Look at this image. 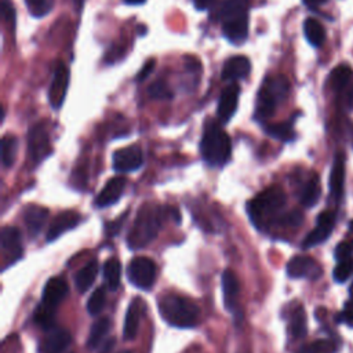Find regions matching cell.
I'll return each mask as SVG.
<instances>
[{
    "instance_id": "obj_1",
    "label": "cell",
    "mask_w": 353,
    "mask_h": 353,
    "mask_svg": "<svg viewBox=\"0 0 353 353\" xmlns=\"http://www.w3.org/2000/svg\"><path fill=\"white\" fill-rule=\"evenodd\" d=\"M220 20L224 36L232 45H243L249 36V0H224Z\"/></svg>"
},
{
    "instance_id": "obj_2",
    "label": "cell",
    "mask_w": 353,
    "mask_h": 353,
    "mask_svg": "<svg viewBox=\"0 0 353 353\" xmlns=\"http://www.w3.org/2000/svg\"><path fill=\"white\" fill-rule=\"evenodd\" d=\"M163 221V210L152 203L141 206L137 213L133 228L127 235V244L131 250H139L148 246L159 234Z\"/></svg>"
},
{
    "instance_id": "obj_3",
    "label": "cell",
    "mask_w": 353,
    "mask_h": 353,
    "mask_svg": "<svg viewBox=\"0 0 353 353\" xmlns=\"http://www.w3.org/2000/svg\"><path fill=\"white\" fill-rule=\"evenodd\" d=\"M159 310L164 321L172 327L191 328L198 324L201 310L198 305L183 295L167 294L159 301Z\"/></svg>"
},
{
    "instance_id": "obj_4",
    "label": "cell",
    "mask_w": 353,
    "mask_h": 353,
    "mask_svg": "<svg viewBox=\"0 0 353 353\" xmlns=\"http://www.w3.org/2000/svg\"><path fill=\"white\" fill-rule=\"evenodd\" d=\"M286 206V194L280 187H271L262 191L247 205L251 223L258 228H265L282 213Z\"/></svg>"
},
{
    "instance_id": "obj_5",
    "label": "cell",
    "mask_w": 353,
    "mask_h": 353,
    "mask_svg": "<svg viewBox=\"0 0 353 353\" xmlns=\"http://www.w3.org/2000/svg\"><path fill=\"white\" fill-rule=\"evenodd\" d=\"M290 94V82L286 76H269L264 80L255 104L254 117L258 122L269 119L279 105H282Z\"/></svg>"
},
{
    "instance_id": "obj_6",
    "label": "cell",
    "mask_w": 353,
    "mask_h": 353,
    "mask_svg": "<svg viewBox=\"0 0 353 353\" xmlns=\"http://www.w3.org/2000/svg\"><path fill=\"white\" fill-rule=\"evenodd\" d=\"M201 153L206 163L213 167H221L229 161L232 144L229 135L218 123L210 120L206 124L201 141Z\"/></svg>"
},
{
    "instance_id": "obj_7",
    "label": "cell",
    "mask_w": 353,
    "mask_h": 353,
    "mask_svg": "<svg viewBox=\"0 0 353 353\" xmlns=\"http://www.w3.org/2000/svg\"><path fill=\"white\" fill-rule=\"evenodd\" d=\"M127 277L135 287L148 290L156 279V264L150 258L137 257L127 266Z\"/></svg>"
},
{
    "instance_id": "obj_8",
    "label": "cell",
    "mask_w": 353,
    "mask_h": 353,
    "mask_svg": "<svg viewBox=\"0 0 353 353\" xmlns=\"http://www.w3.org/2000/svg\"><path fill=\"white\" fill-rule=\"evenodd\" d=\"M28 153L34 164L41 163L52 153L50 137L45 123H38L31 127L28 134Z\"/></svg>"
},
{
    "instance_id": "obj_9",
    "label": "cell",
    "mask_w": 353,
    "mask_h": 353,
    "mask_svg": "<svg viewBox=\"0 0 353 353\" xmlns=\"http://www.w3.org/2000/svg\"><path fill=\"white\" fill-rule=\"evenodd\" d=\"M69 69L64 62H57V67L54 68L53 80L49 90V101L53 109H60L65 101L68 86H69Z\"/></svg>"
},
{
    "instance_id": "obj_10",
    "label": "cell",
    "mask_w": 353,
    "mask_h": 353,
    "mask_svg": "<svg viewBox=\"0 0 353 353\" xmlns=\"http://www.w3.org/2000/svg\"><path fill=\"white\" fill-rule=\"evenodd\" d=\"M112 161L115 171L131 172L142 166L144 155L138 145H131L117 149L112 156Z\"/></svg>"
},
{
    "instance_id": "obj_11",
    "label": "cell",
    "mask_w": 353,
    "mask_h": 353,
    "mask_svg": "<svg viewBox=\"0 0 353 353\" xmlns=\"http://www.w3.org/2000/svg\"><path fill=\"white\" fill-rule=\"evenodd\" d=\"M287 273L293 279L317 280L323 275V271L320 264L313 258L297 255L291 258L290 262L287 264Z\"/></svg>"
},
{
    "instance_id": "obj_12",
    "label": "cell",
    "mask_w": 353,
    "mask_h": 353,
    "mask_svg": "<svg viewBox=\"0 0 353 353\" xmlns=\"http://www.w3.org/2000/svg\"><path fill=\"white\" fill-rule=\"evenodd\" d=\"M334 225H335V214L332 212L320 213V216L317 217V221H316V227L313 228L312 232L308 234L302 246L305 249H310V247L324 243L330 238V235L334 229Z\"/></svg>"
},
{
    "instance_id": "obj_13",
    "label": "cell",
    "mask_w": 353,
    "mask_h": 353,
    "mask_svg": "<svg viewBox=\"0 0 353 353\" xmlns=\"http://www.w3.org/2000/svg\"><path fill=\"white\" fill-rule=\"evenodd\" d=\"M239 95H240V87L236 83L229 84L221 93L218 108H217V117L220 123L227 124L235 116L239 105Z\"/></svg>"
},
{
    "instance_id": "obj_14",
    "label": "cell",
    "mask_w": 353,
    "mask_h": 353,
    "mask_svg": "<svg viewBox=\"0 0 353 353\" xmlns=\"http://www.w3.org/2000/svg\"><path fill=\"white\" fill-rule=\"evenodd\" d=\"M68 295V284L62 277H52L43 288L42 304L45 309L54 312Z\"/></svg>"
},
{
    "instance_id": "obj_15",
    "label": "cell",
    "mask_w": 353,
    "mask_h": 353,
    "mask_svg": "<svg viewBox=\"0 0 353 353\" xmlns=\"http://www.w3.org/2000/svg\"><path fill=\"white\" fill-rule=\"evenodd\" d=\"M126 183L127 181L126 179H123V176H115V179L109 180L106 185L102 188V191L97 195L95 206L100 209H104L116 203L124 192Z\"/></svg>"
},
{
    "instance_id": "obj_16",
    "label": "cell",
    "mask_w": 353,
    "mask_h": 353,
    "mask_svg": "<svg viewBox=\"0 0 353 353\" xmlns=\"http://www.w3.org/2000/svg\"><path fill=\"white\" fill-rule=\"evenodd\" d=\"M2 249L6 254V260L12 264L23 255L21 235L14 227H5L2 231Z\"/></svg>"
},
{
    "instance_id": "obj_17",
    "label": "cell",
    "mask_w": 353,
    "mask_h": 353,
    "mask_svg": "<svg viewBox=\"0 0 353 353\" xmlns=\"http://www.w3.org/2000/svg\"><path fill=\"white\" fill-rule=\"evenodd\" d=\"M80 223V216L76 214L75 212H64L60 216L54 218V221L50 224L49 231H47V242H53L58 239L62 234L67 231L73 229L78 224Z\"/></svg>"
},
{
    "instance_id": "obj_18",
    "label": "cell",
    "mask_w": 353,
    "mask_h": 353,
    "mask_svg": "<svg viewBox=\"0 0 353 353\" xmlns=\"http://www.w3.org/2000/svg\"><path fill=\"white\" fill-rule=\"evenodd\" d=\"M251 71V62L247 57L244 56H236L229 58L223 69V79L235 82V80H242L249 76Z\"/></svg>"
},
{
    "instance_id": "obj_19",
    "label": "cell",
    "mask_w": 353,
    "mask_h": 353,
    "mask_svg": "<svg viewBox=\"0 0 353 353\" xmlns=\"http://www.w3.org/2000/svg\"><path fill=\"white\" fill-rule=\"evenodd\" d=\"M223 291H224V302L229 312H235L238 306L239 298V280L234 271L227 269L223 273Z\"/></svg>"
},
{
    "instance_id": "obj_20",
    "label": "cell",
    "mask_w": 353,
    "mask_h": 353,
    "mask_svg": "<svg viewBox=\"0 0 353 353\" xmlns=\"http://www.w3.org/2000/svg\"><path fill=\"white\" fill-rule=\"evenodd\" d=\"M72 338L68 330L57 328L53 330L46 339L42 342V353H64V350L69 346Z\"/></svg>"
},
{
    "instance_id": "obj_21",
    "label": "cell",
    "mask_w": 353,
    "mask_h": 353,
    "mask_svg": "<svg viewBox=\"0 0 353 353\" xmlns=\"http://www.w3.org/2000/svg\"><path fill=\"white\" fill-rule=\"evenodd\" d=\"M47 217H49V210L42 207V206L31 205L25 209L24 220H25V225H27L28 232H30L31 236L39 235V232L42 231Z\"/></svg>"
},
{
    "instance_id": "obj_22",
    "label": "cell",
    "mask_w": 353,
    "mask_h": 353,
    "mask_svg": "<svg viewBox=\"0 0 353 353\" xmlns=\"http://www.w3.org/2000/svg\"><path fill=\"white\" fill-rule=\"evenodd\" d=\"M343 183H345V156L343 153H338L334 159V164L330 174V191L337 201L342 196Z\"/></svg>"
},
{
    "instance_id": "obj_23",
    "label": "cell",
    "mask_w": 353,
    "mask_h": 353,
    "mask_svg": "<svg viewBox=\"0 0 353 353\" xmlns=\"http://www.w3.org/2000/svg\"><path fill=\"white\" fill-rule=\"evenodd\" d=\"M141 313H142V301L139 298H135L131 301V304L127 309V313H126V320H124L123 335L127 341H131L137 337Z\"/></svg>"
},
{
    "instance_id": "obj_24",
    "label": "cell",
    "mask_w": 353,
    "mask_h": 353,
    "mask_svg": "<svg viewBox=\"0 0 353 353\" xmlns=\"http://www.w3.org/2000/svg\"><path fill=\"white\" fill-rule=\"evenodd\" d=\"M320 195H321V187H320L319 176L312 175L301 191V196H299L301 205L305 207H313L319 202Z\"/></svg>"
},
{
    "instance_id": "obj_25",
    "label": "cell",
    "mask_w": 353,
    "mask_h": 353,
    "mask_svg": "<svg viewBox=\"0 0 353 353\" xmlns=\"http://www.w3.org/2000/svg\"><path fill=\"white\" fill-rule=\"evenodd\" d=\"M97 275H98V262L97 261H90L76 275L75 282H76L78 290L80 293H86L93 286Z\"/></svg>"
},
{
    "instance_id": "obj_26",
    "label": "cell",
    "mask_w": 353,
    "mask_h": 353,
    "mask_svg": "<svg viewBox=\"0 0 353 353\" xmlns=\"http://www.w3.org/2000/svg\"><path fill=\"white\" fill-rule=\"evenodd\" d=\"M304 34H305L306 41L315 47H320L326 41V31H324L323 25L315 19L305 20Z\"/></svg>"
},
{
    "instance_id": "obj_27",
    "label": "cell",
    "mask_w": 353,
    "mask_h": 353,
    "mask_svg": "<svg viewBox=\"0 0 353 353\" xmlns=\"http://www.w3.org/2000/svg\"><path fill=\"white\" fill-rule=\"evenodd\" d=\"M120 275H122V265L116 258H111L104 265V277L108 287L115 291L119 288L120 284Z\"/></svg>"
},
{
    "instance_id": "obj_28",
    "label": "cell",
    "mask_w": 353,
    "mask_h": 353,
    "mask_svg": "<svg viewBox=\"0 0 353 353\" xmlns=\"http://www.w3.org/2000/svg\"><path fill=\"white\" fill-rule=\"evenodd\" d=\"M19 153V139L14 135H5L2 139V161L5 167H12L16 163Z\"/></svg>"
},
{
    "instance_id": "obj_29",
    "label": "cell",
    "mask_w": 353,
    "mask_h": 353,
    "mask_svg": "<svg viewBox=\"0 0 353 353\" xmlns=\"http://www.w3.org/2000/svg\"><path fill=\"white\" fill-rule=\"evenodd\" d=\"M109 330V319L108 317H101L100 320H97L90 331L89 339H87V348L90 349H95L101 341L104 339V337L108 334Z\"/></svg>"
},
{
    "instance_id": "obj_30",
    "label": "cell",
    "mask_w": 353,
    "mask_h": 353,
    "mask_svg": "<svg viewBox=\"0 0 353 353\" xmlns=\"http://www.w3.org/2000/svg\"><path fill=\"white\" fill-rule=\"evenodd\" d=\"M290 334L294 338H302L306 335V315L305 310L298 306L290 317Z\"/></svg>"
},
{
    "instance_id": "obj_31",
    "label": "cell",
    "mask_w": 353,
    "mask_h": 353,
    "mask_svg": "<svg viewBox=\"0 0 353 353\" xmlns=\"http://www.w3.org/2000/svg\"><path fill=\"white\" fill-rule=\"evenodd\" d=\"M56 0H25V6L32 17L43 19L54 8Z\"/></svg>"
},
{
    "instance_id": "obj_32",
    "label": "cell",
    "mask_w": 353,
    "mask_h": 353,
    "mask_svg": "<svg viewBox=\"0 0 353 353\" xmlns=\"http://www.w3.org/2000/svg\"><path fill=\"white\" fill-rule=\"evenodd\" d=\"M266 133L273 137L277 138L280 141L284 142H290L295 138V133L293 130V124L290 122H284V123H277V124H271L266 126Z\"/></svg>"
},
{
    "instance_id": "obj_33",
    "label": "cell",
    "mask_w": 353,
    "mask_h": 353,
    "mask_svg": "<svg viewBox=\"0 0 353 353\" xmlns=\"http://www.w3.org/2000/svg\"><path fill=\"white\" fill-rule=\"evenodd\" d=\"M335 343L330 339H317L299 348L297 353H335Z\"/></svg>"
},
{
    "instance_id": "obj_34",
    "label": "cell",
    "mask_w": 353,
    "mask_h": 353,
    "mask_svg": "<svg viewBox=\"0 0 353 353\" xmlns=\"http://www.w3.org/2000/svg\"><path fill=\"white\" fill-rule=\"evenodd\" d=\"M352 69L348 65H341L331 73V84L335 91H342L350 82Z\"/></svg>"
},
{
    "instance_id": "obj_35",
    "label": "cell",
    "mask_w": 353,
    "mask_h": 353,
    "mask_svg": "<svg viewBox=\"0 0 353 353\" xmlns=\"http://www.w3.org/2000/svg\"><path fill=\"white\" fill-rule=\"evenodd\" d=\"M105 301H106V293H105V287H100L97 288L91 297L89 298L87 301V310L90 315H98L102 309H104V305H105Z\"/></svg>"
},
{
    "instance_id": "obj_36",
    "label": "cell",
    "mask_w": 353,
    "mask_h": 353,
    "mask_svg": "<svg viewBox=\"0 0 353 353\" xmlns=\"http://www.w3.org/2000/svg\"><path fill=\"white\" fill-rule=\"evenodd\" d=\"M148 93L153 100H171L174 97V94L163 80H157L152 83L148 89Z\"/></svg>"
},
{
    "instance_id": "obj_37",
    "label": "cell",
    "mask_w": 353,
    "mask_h": 353,
    "mask_svg": "<svg viewBox=\"0 0 353 353\" xmlns=\"http://www.w3.org/2000/svg\"><path fill=\"white\" fill-rule=\"evenodd\" d=\"M353 273V261L348 260V261H339L338 265L334 268L332 276L334 280L338 283H345L350 275Z\"/></svg>"
},
{
    "instance_id": "obj_38",
    "label": "cell",
    "mask_w": 353,
    "mask_h": 353,
    "mask_svg": "<svg viewBox=\"0 0 353 353\" xmlns=\"http://www.w3.org/2000/svg\"><path fill=\"white\" fill-rule=\"evenodd\" d=\"M353 253V243L352 242H341L335 249V258L339 261H348L350 260V255Z\"/></svg>"
},
{
    "instance_id": "obj_39",
    "label": "cell",
    "mask_w": 353,
    "mask_h": 353,
    "mask_svg": "<svg viewBox=\"0 0 353 353\" xmlns=\"http://www.w3.org/2000/svg\"><path fill=\"white\" fill-rule=\"evenodd\" d=\"M2 16L8 24L16 27V9L9 0H3L2 2Z\"/></svg>"
},
{
    "instance_id": "obj_40",
    "label": "cell",
    "mask_w": 353,
    "mask_h": 353,
    "mask_svg": "<svg viewBox=\"0 0 353 353\" xmlns=\"http://www.w3.org/2000/svg\"><path fill=\"white\" fill-rule=\"evenodd\" d=\"M155 65H156V60L149 58V60L144 64V67L141 68V71L138 72V75H137V82H142V80H145V79H146V78L153 72Z\"/></svg>"
},
{
    "instance_id": "obj_41",
    "label": "cell",
    "mask_w": 353,
    "mask_h": 353,
    "mask_svg": "<svg viewBox=\"0 0 353 353\" xmlns=\"http://www.w3.org/2000/svg\"><path fill=\"white\" fill-rule=\"evenodd\" d=\"M338 321L353 327V306H346L338 316Z\"/></svg>"
},
{
    "instance_id": "obj_42",
    "label": "cell",
    "mask_w": 353,
    "mask_h": 353,
    "mask_svg": "<svg viewBox=\"0 0 353 353\" xmlns=\"http://www.w3.org/2000/svg\"><path fill=\"white\" fill-rule=\"evenodd\" d=\"M185 67L188 71H192V72H198L201 69V62L192 57V56H188L185 57Z\"/></svg>"
},
{
    "instance_id": "obj_43",
    "label": "cell",
    "mask_w": 353,
    "mask_h": 353,
    "mask_svg": "<svg viewBox=\"0 0 353 353\" xmlns=\"http://www.w3.org/2000/svg\"><path fill=\"white\" fill-rule=\"evenodd\" d=\"M327 2V0H304V3L309 8V9H312V10H316V9H319L321 5H324Z\"/></svg>"
},
{
    "instance_id": "obj_44",
    "label": "cell",
    "mask_w": 353,
    "mask_h": 353,
    "mask_svg": "<svg viewBox=\"0 0 353 353\" xmlns=\"http://www.w3.org/2000/svg\"><path fill=\"white\" fill-rule=\"evenodd\" d=\"M213 2L214 0H195V5L199 10H206Z\"/></svg>"
},
{
    "instance_id": "obj_45",
    "label": "cell",
    "mask_w": 353,
    "mask_h": 353,
    "mask_svg": "<svg viewBox=\"0 0 353 353\" xmlns=\"http://www.w3.org/2000/svg\"><path fill=\"white\" fill-rule=\"evenodd\" d=\"M113 345H115V339H109L100 353H111L112 349H113Z\"/></svg>"
},
{
    "instance_id": "obj_46",
    "label": "cell",
    "mask_w": 353,
    "mask_h": 353,
    "mask_svg": "<svg viewBox=\"0 0 353 353\" xmlns=\"http://www.w3.org/2000/svg\"><path fill=\"white\" fill-rule=\"evenodd\" d=\"M348 104L350 108H353V86L352 89L348 91Z\"/></svg>"
},
{
    "instance_id": "obj_47",
    "label": "cell",
    "mask_w": 353,
    "mask_h": 353,
    "mask_svg": "<svg viewBox=\"0 0 353 353\" xmlns=\"http://www.w3.org/2000/svg\"><path fill=\"white\" fill-rule=\"evenodd\" d=\"M126 3H128V5H142V3H145V0H126Z\"/></svg>"
},
{
    "instance_id": "obj_48",
    "label": "cell",
    "mask_w": 353,
    "mask_h": 353,
    "mask_svg": "<svg viewBox=\"0 0 353 353\" xmlns=\"http://www.w3.org/2000/svg\"><path fill=\"white\" fill-rule=\"evenodd\" d=\"M75 2L78 3L79 2V10L82 9V5H83V2H84V0H75Z\"/></svg>"
},
{
    "instance_id": "obj_49",
    "label": "cell",
    "mask_w": 353,
    "mask_h": 353,
    "mask_svg": "<svg viewBox=\"0 0 353 353\" xmlns=\"http://www.w3.org/2000/svg\"><path fill=\"white\" fill-rule=\"evenodd\" d=\"M119 353H131L130 350H122V352H119Z\"/></svg>"
},
{
    "instance_id": "obj_50",
    "label": "cell",
    "mask_w": 353,
    "mask_h": 353,
    "mask_svg": "<svg viewBox=\"0 0 353 353\" xmlns=\"http://www.w3.org/2000/svg\"><path fill=\"white\" fill-rule=\"evenodd\" d=\"M350 295H352V298H353V286H352V288H350Z\"/></svg>"
},
{
    "instance_id": "obj_51",
    "label": "cell",
    "mask_w": 353,
    "mask_h": 353,
    "mask_svg": "<svg viewBox=\"0 0 353 353\" xmlns=\"http://www.w3.org/2000/svg\"><path fill=\"white\" fill-rule=\"evenodd\" d=\"M349 227H350V229H352V231H353V221H352V223H350V225H349Z\"/></svg>"
}]
</instances>
